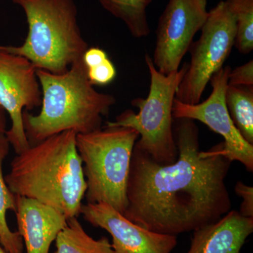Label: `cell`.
I'll return each mask as SVG.
<instances>
[{"mask_svg": "<svg viewBox=\"0 0 253 253\" xmlns=\"http://www.w3.org/2000/svg\"><path fill=\"white\" fill-rule=\"evenodd\" d=\"M175 163L161 165L135 144L123 215L148 230L177 236L219 220L231 211L225 179L231 162L224 143L200 151L194 121L174 119Z\"/></svg>", "mask_w": 253, "mask_h": 253, "instance_id": "1", "label": "cell"}, {"mask_svg": "<svg viewBox=\"0 0 253 253\" xmlns=\"http://www.w3.org/2000/svg\"><path fill=\"white\" fill-rule=\"evenodd\" d=\"M76 135L63 131L16 154L4 176L11 192L77 217L86 186Z\"/></svg>", "mask_w": 253, "mask_h": 253, "instance_id": "2", "label": "cell"}, {"mask_svg": "<svg viewBox=\"0 0 253 253\" xmlns=\"http://www.w3.org/2000/svg\"><path fill=\"white\" fill-rule=\"evenodd\" d=\"M37 75L42 94L41 112L23 114L30 146L63 131L84 134L100 129L116 103L113 95L94 89L83 59L63 74L37 69Z\"/></svg>", "mask_w": 253, "mask_h": 253, "instance_id": "3", "label": "cell"}, {"mask_svg": "<svg viewBox=\"0 0 253 253\" xmlns=\"http://www.w3.org/2000/svg\"><path fill=\"white\" fill-rule=\"evenodd\" d=\"M22 8L28 26L20 46L0 49L29 60L37 69L54 74L67 72L89 48L78 22L75 0H12Z\"/></svg>", "mask_w": 253, "mask_h": 253, "instance_id": "4", "label": "cell"}, {"mask_svg": "<svg viewBox=\"0 0 253 253\" xmlns=\"http://www.w3.org/2000/svg\"><path fill=\"white\" fill-rule=\"evenodd\" d=\"M139 134L133 128L105 126L76 135L83 163L86 204L105 203L124 214L133 149Z\"/></svg>", "mask_w": 253, "mask_h": 253, "instance_id": "5", "label": "cell"}, {"mask_svg": "<svg viewBox=\"0 0 253 253\" xmlns=\"http://www.w3.org/2000/svg\"><path fill=\"white\" fill-rule=\"evenodd\" d=\"M145 61L150 75L149 94L146 99L136 98L131 101L139 112L126 110L106 126L133 128L139 134L136 144L143 151L159 164H172L178 156L173 133V104L188 63L176 72L165 76L156 69L149 55L145 56Z\"/></svg>", "mask_w": 253, "mask_h": 253, "instance_id": "6", "label": "cell"}, {"mask_svg": "<svg viewBox=\"0 0 253 253\" xmlns=\"http://www.w3.org/2000/svg\"><path fill=\"white\" fill-rule=\"evenodd\" d=\"M201 37L189 51L191 62L181 80L175 99L196 104L212 76L224 67L235 44L236 18L226 0L220 1L208 12Z\"/></svg>", "mask_w": 253, "mask_h": 253, "instance_id": "7", "label": "cell"}, {"mask_svg": "<svg viewBox=\"0 0 253 253\" xmlns=\"http://www.w3.org/2000/svg\"><path fill=\"white\" fill-rule=\"evenodd\" d=\"M42 100L36 66L22 56L0 49V106L11 119L5 136L16 154L30 146L23 126V109L40 107Z\"/></svg>", "mask_w": 253, "mask_h": 253, "instance_id": "8", "label": "cell"}, {"mask_svg": "<svg viewBox=\"0 0 253 253\" xmlns=\"http://www.w3.org/2000/svg\"><path fill=\"white\" fill-rule=\"evenodd\" d=\"M208 12L207 0H169L158 21L151 58L160 73L168 76L179 70Z\"/></svg>", "mask_w": 253, "mask_h": 253, "instance_id": "9", "label": "cell"}, {"mask_svg": "<svg viewBox=\"0 0 253 253\" xmlns=\"http://www.w3.org/2000/svg\"><path fill=\"white\" fill-rule=\"evenodd\" d=\"M231 68L224 66L211 79L212 91L203 102L187 104L174 99L172 107L174 119L187 118L200 121L211 130L224 138L220 154L231 163L239 161L249 172L253 171V145L245 140L237 130L225 104V91Z\"/></svg>", "mask_w": 253, "mask_h": 253, "instance_id": "10", "label": "cell"}, {"mask_svg": "<svg viewBox=\"0 0 253 253\" xmlns=\"http://www.w3.org/2000/svg\"><path fill=\"white\" fill-rule=\"evenodd\" d=\"M81 214L94 227L109 233L115 253H171L177 245L176 236L148 230L105 203L82 205Z\"/></svg>", "mask_w": 253, "mask_h": 253, "instance_id": "11", "label": "cell"}, {"mask_svg": "<svg viewBox=\"0 0 253 253\" xmlns=\"http://www.w3.org/2000/svg\"><path fill=\"white\" fill-rule=\"evenodd\" d=\"M16 201L17 232L22 238L26 253H49L51 244L67 224L68 218L35 200L16 196Z\"/></svg>", "mask_w": 253, "mask_h": 253, "instance_id": "12", "label": "cell"}, {"mask_svg": "<svg viewBox=\"0 0 253 253\" xmlns=\"http://www.w3.org/2000/svg\"><path fill=\"white\" fill-rule=\"evenodd\" d=\"M253 232V218L230 211L219 220L193 231L186 253H241Z\"/></svg>", "mask_w": 253, "mask_h": 253, "instance_id": "13", "label": "cell"}, {"mask_svg": "<svg viewBox=\"0 0 253 253\" xmlns=\"http://www.w3.org/2000/svg\"><path fill=\"white\" fill-rule=\"evenodd\" d=\"M54 253H115L109 239H93L84 231L77 217L69 218L55 240Z\"/></svg>", "mask_w": 253, "mask_h": 253, "instance_id": "14", "label": "cell"}, {"mask_svg": "<svg viewBox=\"0 0 253 253\" xmlns=\"http://www.w3.org/2000/svg\"><path fill=\"white\" fill-rule=\"evenodd\" d=\"M9 146L6 136H0V241L9 253H23L22 238L17 231L10 229L6 220L8 211L14 212L16 207V195L8 187L3 174V162L9 154Z\"/></svg>", "mask_w": 253, "mask_h": 253, "instance_id": "15", "label": "cell"}, {"mask_svg": "<svg viewBox=\"0 0 253 253\" xmlns=\"http://www.w3.org/2000/svg\"><path fill=\"white\" fill-rule=\"evenodd\" d=\"M225 104L237 130L253 145V86L227 85Z\"/></svg>", "mask_w": 253, "mask_h": 253, "instance_id": "16", "label": "cell"}, {"mask_svg": "<svg viewBox=\"0 0 253 253\" xmlns=\"http://www.w3.org/2000/svg\"><path fill=\"white\" fill-rule=\"evenodd\" d=\"M105 10L126 25L131 35L142 38L151 33L146 9L152 0H99Z\"/></svg>", "mask_w": 253, "mask_h": 253, "instance_id": "17", "label": "cell"}, {"mask_svg": "<svg viewBox=\"0 0 253 253\" xmlns=\"http://www.w3.org/2000/svg\"><path fill=\"white\" fill-rule=\"evenodd\" d=\"M236 18V49L243 54L253 50V0H226Z\"/></svg>", "mask_w": 253, "mask_h": 253, "instance_id": "18", "label": "cell"}, {"mask_svg": "<svg viewBox=\"0 0 253 253\" xmlns=\"http://www.w3.org/2000/svg\"><path fill=\"white\" fill-rule=\"evenodd\" d=\"M87 76L93 85H106L116 78V67L108 58L101 64L87 69Z\"/></svg>", "mask_w": 253, "mask_h": 253, "instance_id": "19", "label": "cell"}, {"mask_svg": "<svg viewBox=\"0 0 253 253\" xmlns=\"http://www.w3.org/2000/svg\"><path fill=\"white\" fill-rule=\"evenodd\" d=\"M228 85L253 86V61L231 70L229 73Z\"/></svg>", "mask_w": 253, "mask_h": 253, "instance_id": "20", "label": "cell"}, {"mask_svg": "<svg viewBox=\"0 0 253 253\" xmlns=\"http://www.w3.org/2000/svg\"><path fill=\"white\" fill-rule=\"evenodd\" d=\"M236 194L242 199L239 213L246 217L253 218V188L238 181L235 186Z\"/></svg>", "mask_w": 253, "mask_h": 253, "instance_id": "21", "label": "cell"}, {"mask_svg": "<svg viewBox=\"0 0 253 253\" xmlns=\"http://www.w3.org/2000/svg\"><path fill=\"white\" fill-rule=\"evenodd\" d=\"M108 55L104 50L98 47L88 48L83 56V61L86 69L95 67L108 59Z\"/></svg>", "mask_w": 253, "mask_h": 253, "instance_id": "22", "label": "cell"}, {"mask_svg": "<svg viewBox=\"0 0 253 253\" xmlns=\"http://www.w3.org/2000/svg\"><path fill=\"white\" fill-rule=\"evenodd\" d=\"M5 111L0 106V136L5 135L6 131V121Z\"/></svg>", "mask_w": 253, "mask_h": 253, "instance_id": "23", "label": "cell"}, {"mask_svg": "<svg viewBox=\"0 0 253 253\" xmlns=\"http://www.w3.org/2000/svg\"><path fill=\"white\" fill-rule=\"evenodd\" d=\"M0 253H9L7 251H6V250H5L4 249V248L2 247V246H1V245H0Z\"/></svg>", "mask_w": 253, "mask_h": 253, "instance_id": "24", "label": "cell"}, {"mask_svg": "<svg viewBox=\"0 0 253 253\" xmlns=\"http://www.w3.org/2000/svg\"><path fill=\"white\" fill-rule=\"evenodd\" d=\"M0 245H1V241H0Z\"/></svg>", "mask_w": 253, "mask_h": 253, "instance_id": "25", "label": "cell"}]
</instances>
